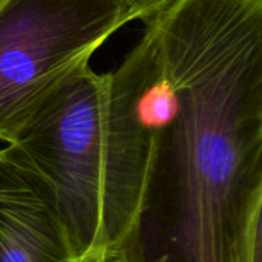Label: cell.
I'll list each match as a JSON object with an SVG mask.
<instances>
[{
  "mask_svg": "<svg viewBox=\"0 0 262 262\" xmlns=\"http://www.w3.org/2000/svg\"><path fill=\"white\" fill-rule=\"evenodd\" d=\"M77 262H124V259L120 256L118 252H98L86 255Z\"/></svg>",
  "mask_w": 262,
  "mask_h": 262,
  "instance_id": "7",
  "label": "cell"
},
{
  "mask_svg": "<svg viewBox=\"0 0 262 262\" xmlns=\"http://www.w3.org/2000/svg\"><path fill=\"white\" fill-rule=\"evenodd\" d=\"M175 2L178 0H121L124 21L129 23L132 20H143L144 23H149Z\"/></svg>",
  "mask_w": 262,
  "mask_h": 262,
  "instance_id": "5",
  "label": "cell"
},
{
  "mask_svg": "<svg viewBox=\"0 0 262 262\" xmlns=\"http://www.w3.org/2000/svg\"><path fill=\"white\" fill-rule=\"evenodd\" d=\"M250 262H262V192L256 206L253 227H252V243H250Z\"/></svg>",
  "mask_w": 262,
  "mask_h": 262,
  "instance_id": "6",
  "label": "cell"
},
{
  "mask_svg": "<svg viewBox=\"0 0 262 262\" xmlns=\"http://www.w3.org/2000/svg\"><path fill=\"white\" fill-rule=\"evenodd\" d=\"M40 177L0 149V262H77Z\"/></svg>",
  "mask_w": 262,
  "mask_h": 262,
  "instance_id": "4",
  "label": "cell"
},
{
  "mask_svg": "<svg viewBox=\"0 0 262 262\" xmlns=\"http://www.w3.org/2000/svg\"><path fill=\"white\" fill-rule=\"evenodd\" d=\"M172 81L124 262H250L262 192V21L195 14L163 31Z\"/></svg>",
  "mask_w": 262,
  "mask_h": 262,
  "instance_id": "1",
  "label": "cell"
},
{
  "mask_svg": "<svg viewBox=\"0 0 262 262\" xmlns=\"http://www.w3.org/2000/svg\"><path fill=\"white\" fill-rule=\"evenodd\" d=\"M6 147L48 187L77 259L118 250L135 207L112 170L106 74L89 61L75 66L41 95Z\"/></svg>",
  "mask_w": 262,
  "mask_h": 262,
  "instance_id": "2",
  "label": "cell"
},
{
  "mask_svg": "<svg viewBox=\"0 0 262 262\" xmlns=\"http://www.w3.org/2000/svg\"><path fill=\"white\" fill-rule=\"evenodd\" d=\"M123 25L121 0H0V141Z\"/></svg>",
  "mask_w": 262,
  "mask_h": 262,
  "instance_id": "3",
  "label": "cell"
}]
</instances>
